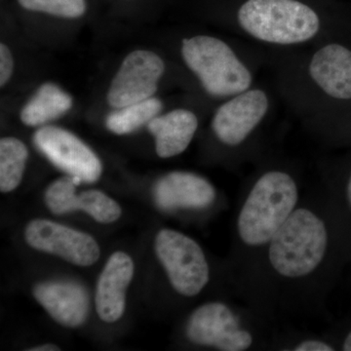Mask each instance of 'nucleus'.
I'll list each match as a JSON object with an SVG mask.
<instances>
[{"label": "nucleus", "instance_id": "f257e3e1", "mask_svg": "<svg viewBox=\"0 0 351 351\" xmlns=\"http://www.w3.org/2000/svg\"><path fill=\"white\" fill-rule=\"evenodd\" d=\"M332 244L319 197L302 198L240 281L239 295L265 319L319 307Z\"/></svg>", "mask_w": 351, "mask_h": 351}, {"label": "nucleus", "instance_id": "f03ea898", "mask_svg": "<svg viewBox=\"0 0 351 351\" xmlns=\"http://www.w3.org/2000/svg\"><path fill=\"white\" fill-rule=\"evenodd\" d=\"M302 199L295 178L281 170L263 173L239 198L234 221L237 285Z\"/></svg>", "mask_w": 351, "mask_h": 351}, {"label": "nucleus", "instance_id": "7ed1b4c3", "mask_svg": "<svg viewBox=\"0 0 351 351\" xmlns=\"http://www.w3.org/2000/svg\"><path fill=\"white\" fill-rule=\"evenodd\" d=\"M269 323L250 306L237 307L226 302H208L189 316L184 334L195 346L221 351H247L263 345Z\"/></svg>", "mask_w": 351, "mask_h": 351}, {"label": "nucleus", "instance_id": "20e7f679", "mask_svg": "<svg viewBox=\"0 0 351 351\" xmlns=\"http://www.w3.org/2000/svg\"><path fill=\"white\" fill-rule=\"evenodd\" d=\"M239 21L254 38L271 43H304L319 29L316 13L295 0H248L240 8Z\"/></svg>", "mask_w": 351, "mask_h": 351}, {"label": "nucleus", "instance_id": "39448f33", "mask_svg": "<svg viewBox=\"0 0 351 351\" xmlns=\"http://www.w3.org/2000/svg\"><path fill=\"white\" fill-rule=\"evenodd\" d=\"M182 54L186 66L212 96L239 95L250 87V71L232 48L218 38L198 36L184 39Z\"/></svg>", "mask_w": 351, "mask_h": 351}, {"label": "nucleus", "instance_id": "423d86ee", "mask_svg": "<svg viewBox=\"0 0 351 351\" xmlns=\"http://www.w3.org/2000/svg\"><path fill=\"white\" fill-rule=\"evenodd\" d=\"M154 249L178 294L195 298L207 287L211 269L206 254L195 239L178 230L164 228L157 233Z\"/></svg>", "mask_w": 351, "mask_h": 351}, {"label": "nucleus", "instance_id": "0eeeda50", "mask_svg": "<svg viewBox=\"0 0 351 351\" xmlns=\"http://www.w3.org/2000/svg\"><path fill=\"white\" fill-rule=\"evenodd\" d=\"M34 143L58 169L92 184L100 179V158L75 134L56 126H43L34 133Z\"/></svg>", "mask_w": 351, "mask_h": 351}, {"label": "nucleus", "instance_id": "6e6552de", "mask_svg": "<svg viewBox=\"0 0 351 351\" xmlns=\"http://www.w3.org/2000/svg\"><path fill=\"white\" fill-rule=\"evenodd\" d=\"M164 71L163 60L156 53L133 51L113 77L107 95L108 103L117 110L152 98L156 93Z\"/></svg>", "mask_w": 351, "mask_h": 351}, {"label": "nucleus", "instance_id": "1a4fd4ad", "mask_svg": "<svg viewBox=\"0 0 351 351\" xmlns=\"http://www.w3.org/2000/svg\"><path fill=\"white\" fill-rule=\"evenodd\" d=\"M25 237L32 248L80 267H90L100 258V247L91 235L49 219L32 221L25 228Z\"/></svg>", "mask_w": 351, "mask_h": 351}, {"label": "nucleus", "instance_id": "9d476101", "mask_svg": "<svg viewBox=\"0 0 351 351\" xmlns=\"http://www.w3.org/2000/svg\"><path fill=\"white\" fill-rule=\"evenodd\" d=\"M267 108V95L261 90H246L217 110L212 129L219 142L228 147H237L262 121Z\"/></svg>", "mask_w": 351, "mask_h": 351}, {"label": "nucleus", "instance_id": "9b49d317", "mask_svg": "<svg viewBox=\"0 0 351 351\" xmlns=\"http://www.w3.org/2000/svg\"><path fill=\"white\" fill-rule=\"evenodd\" d=\"M82 184L78 178L69 175L52 182L44 195L48 209L56 215L82 210L101 223H113L120 218L122 210L119 203L103 191L91 189L77 195L76 186Z\"/></svg>", "mask_w": 351, "mask_h": 351}, {"label": "nucleus", "instance_id": "f8f14e48", "mask_svg": "<svg viewBox=\"0 0 351 351\" xmlns=\"http://www.w3.org/2000/svg\"><path fill=\"white\" fill-rule=\"evenodd\" d=\"M154 196L157 206L164 211L204 210L216 202L217 191L211 182L199 175L175 171L157 181Z\"/></svg>", "mask_w": 351, "mask_h": 351}, {"label": "nucleus", "instance_id": "ddd939ff", "mask_svg": "<svg viewBox=\"0 0 351 351\" xmlns=\"http://www.w3.org/2000/svg\"><path fill=\"white\" fill-rule=\"evenodd\" d=\"M134 262L124 252H115L104 267L97 283L95 304L99 317L117 322L123 315L126 292L134 276Z\"/></svg>", "mask_w": 351, "mask_h": 351}, {"label": "nucleus", "instance_id": "4468645a", "mask_svg": "<svg viewBox=\"0 0 351 351\" xmlns=\"http://www.w3.org/2000/svg\"><path fill=\"white\" fill-rule=\"evenodd\" d=\"M34 295L51 317L63 326L78 327L87 319L89 295L80 283L47 281L36 286Z\"/></svg>", "mask_w": 351, "mask_h": 351}, {"label": "nucleus", "instance_id": "2eb2a0df", "mask_svg": "<svg viewBox=\"0 0 351 351\" xmlns=\"http://www.w3.org/2000/svg\"><path fill=\"white\" fill-rule=\"evenodd\" d=\"M309 73L323 91L339 100L351 99V50L330 44L311 60Z\"/></svg>", "mask_w": 351, "mask_h": 351}, {"label": "nucleus", "instance_id": "dca6fc26", "mask_svg": "<svg viewBox=\"0 0 351 351\" xmlns=\"http://www.w3.org/2000/svg\"><path fill=\"white\" fill-rule=\"evenodd\" d=\"M197 127V117L186 110H176L160 117L157 115L147 124V128L156 138L157 156L161 158H170L186 151Z\"/></svg>", "mask_w": 351, "mask_h": 351}, {"label": "nucleus", "instance_id": "f3484780", "mask_svg": "<svg viewBox=\"0 0 351 351\" xmlns=\"http://www.w3.org/2000/svg\"><path fill=\"white\" fill-rule=\"evenodd\" d=\"M73 107V99L54 83H44L21 110V120L27 126L45 125L59 119Z\"/></svg>", "mask_w": 351, "mask_h": 351}, {"label": "nucleus", "instance_id": "a211bd4d", "mask_svg": "<svg viewBox=\"0 0 351 351\" xmlns=\"http://www.w3.org/2000/svg\"><path fill=\"white\" fill-rule=\"evenodd\" d=\"M162 108L161 101L152 97L147 100L113 110L106 119V126L117 135L131 134L156 119Z\"/></svg>", "mask_w": 351, "mask_h": 351}, {"label": "nucleus", "instance_id": "6ab92c4d", "mask_svg": "<svg viewBox=\"0 0 351 351\" xmlns=\"http://www.w3.org/2000/svg\"><path fill=\"white\" fill-rule=\"evenodd\" d=\"M29 151L22 141L13 137L0 141V191L11 193L19 186L24 176Z\"/></svg>", "mask_w": 351, "mask_h": 351}, {"label": "nucleus", "instance_id": "aec40b11", "mask_svg": "<svg viewBox=\"0 0 351 351\" xmlns=\"http://www.w3.org/2000/svg\"><path fill=\"white\" fill-rule=\"evenodd\" d=\"M18 2L27 10L68 19L82 17L86 11L85 0H18Z\"/></svg>", "mask_w": 351, "mask_h": 351}, {"label": "nucleus", "instance_id": "412c9836", "mask_svg": "<svg viewBox=\"0 0 351 351\" xmlns=\"http://www.w3.org/2000/svg\"><path fill=\"white\" fill-rule=\"evenodd\" d=\"M276 345L277 350L287 351H334L335 346L328 343L326 339L318 337L302 336L291 339H281Z\"/></svg>", "mask_w": 351, "mask_h": 351}, {"label": "nucleus", "instance_id": "4be33fe9", "mask_svg": "<svg viewBox=\"0 0 351 351\" xmlns=\"http://www.w3.org/2000/svg\"><path fill=\"white\" fill-rule=\"evenodd\" d=\"M14 62L11 51L5 44H0V85L3 87L12 76Z\"/></svg>", "mask_w": 351, "mask_h": 351}, {"label": "nucleus", "instance_id": "5701e85b", "mask_svg": "<svg viewBox=\"0 0 351 351\" xmlns=\"http://www.w3.org/2000/svg\"><path fill=\"white\" fill-rule=\"evenodd\" d=\"M29 351H56L60 350L59 346L51 345V343H46V345L36 346V348H31Z\"/></svg>", "mask_w": 351, "mask_h": 351}, {"label": "nucleus", "instance_id": "b1692460", "mask_svg": "<svg viewBox=\"0 0 351 351\" xmlns=\"http://www.w3.org/2000/svg\"><path fill=\"white\" fill-rule=\"evenodd\" d=\"M341 350L345 351H351V331L348 332L346 335L345 339H343V346H341Z\"/></svg>", "mask_w": 351, "mask_h": 351}, {"label": "nucleus", "instance_id": "393cba45", "mask_svg": "<svg viewBox=\"0 0 351 351\" xmlns=\"http://www.w3.org/2000/svg\"><path fill=\"white\" fill-rule=\"evenodd\" d=\"M346 201H348V207L351 211V173L350 179H348V184H346Z\"/></svg>", "mask_w": 351, "mask_h": 351}]
</instances>
